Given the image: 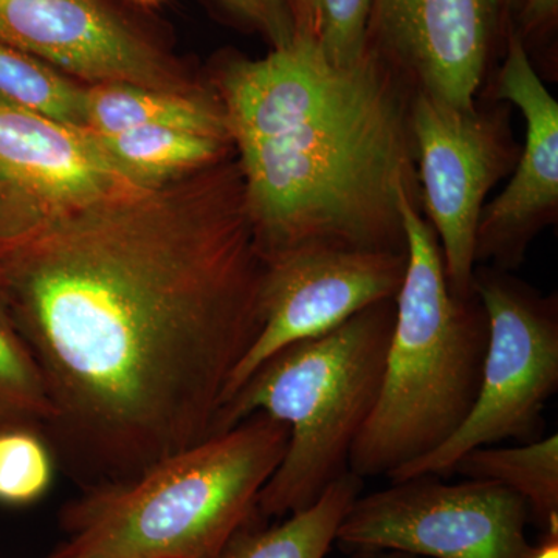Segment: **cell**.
Masks as SVG:
<instances>
[{
	"instance_id": "obj_18",
	"label": "cell",
	"mask_w": 558,
	"mask_h": 558,
	"mask_svg": "<svg viewBox=\"0 0 558 558\" xmlns=\"http://www.w3.org/2000/svg\"><path fill=\"white\" fill-rule=\"evenodd\" d=\"M86 92L47 62L0 43V100L61 123L87 128Z\"/></svg>"
},
{
	"instance_id": "obj_19",
	"label": "cell",
	"mask_w": 558,
	"mask_h": 558,
	"mask_svg": "<svg viewBox=\"0 0 558 558\" xmlns=\"http://www.w3.org/2000/svg\"><path fill=\"white\" fill-rule=\"evenodd\" d=\"M50 416L43 374L0 293V428L21 425L43 435Z\"/></svg>"
},
{
	"instance_id": "obj_7",
	"label": "cell",
	"mask_w": 558,
	"mask_h": 558,
	"mask_svg": "<svg viewBox=\"0 0 558 558\" xmlns=\"http://www.w3.org/2000/svg\"><path fill=\"white\" fill-rule=\"evenodd\" d=\"M531 509L492 481L422 475L354 499L337 531L347 553L395 549L422 558H529Z\"/></svg>"
},
{
	"instance_id": "obj_13",
	"label": "cell",
	"mask_w": 558,
	"mask_h": 558,
	"mask_svg": "<svg viewBox=\"0 0 558 558\" xmlns=\"http://www.w3.org/2000/svg\"><path fill=\"white\" fill-rule=\"evenodd\" d=\"M0 179L47 215L137 189L89 128L61 123L2 100Z\"/></svg>"
},
{
	"instance_id": "obj_16",
	"label": "cell",
	"mask_w": 558,
	"mask_h": 558,
	"mask_svg": "<svg viewBox=\"0 0 558 558\" xmlns=\"http://www.w3.org/2000/svg\"><path fill=\"white\" fill-rule=\"evenodd\" d=\"M97 137L137 189H156L233 154L231 140L172 128H137Z\"/></svg>"
},
{
	"instance_id": "obj_29",
	"label": "cell",
	"mask_w": 558,
	"mask_h": 558,
	"mask_svg": "<svg viewBox=\"0 0 558 558\" xmlns=\"http://www.w3.org/2000/svg\"><path fill=\"white\" fill-rule=\"evenodd\" d=\"M135 3H142V5H154V3L160 2V0H132Z\"/></svg>"
},
{
	"instance_id": "obj_5",
	"label": "cell",
	"mask_w": 558,
	"mask_h": 558,
	"mask_svg": "<svg viewBox=\"0 0 558 558\" xmlns=\"http://www.w3.org/2000/svg\"><path fill=\"white\" fill-rule=\"evenodd\" d=\"M396 300L381 301L323 336L279 349L219 410L213 435L255 413L289 427L281 464L260 490V519L311 508L349 470L352 446L381 388Z\"/></svg>"
},
{
	"instance_id": "obj_27",
	"label": "cell",
	"mask_w": 558,
	"mask_h": 558,
	"mask_svg": "<svg viewBox=\"0 0 558 558\" xmlns=\"http://www.w3.org/2000/svg\"><path fill=\"white\" fill-rule=\"evenodd\" d=\"M349 554H351L349 558H422L395 549H359L352 550V553Z\"/></svg>"
},
{
	"instance_id": "obj_15",
	"label": "cell",
	"mask_w": 558,
	"mask_h": 558,
	"mask_svg": "<svg viewBox=\"0 0 558 558\" xmlns=\"http://www.w3.org/2000/svg\"><path fill=\"white\" fill-rule=\"evenodd\" d=\"M363 481L348 470L311 508L271 526L253 513L219 558H325L336 543L341 520L362 494Z\"/></svg>"
},
{
	"instance_id": "obj_25",
	"label": "cell",
	"mask_w": 558,
	"mask_h": 558,
	"mask_svg": "<svg viewBox=\"0 0 558 558\" xmlns=\"http://www.w3.org/2000/svg\"><path fill=\"white\" fill-rule=\"evenodd\" d=\"M295 22L296 39H314L317 27V0H288Z\"/></svg>"
},
{
	"instance_id": "obj_17",
	"label": "cell",
	"mask_w": 558,
	"mask_h": 558,
	"mask_svg": "<svg viewBox=\"0 0 558 558\" xmlns=\"http://www.w3.org/2000/svg\"><path fill=\"white\" fill-rule=\"evenodd\" d=\"M451 473L492 481L520 495L545 532H558V436L517 447L484 446L458 459Z\"/></svg>"
},
{
	"instance_id": "obj_22",
	"label": "cell",
	"mask_w": 558,
	"mask_h": 558,
	"mask_svg": "<svg viewBox=\"0 0 558 558\" xmlns=\"http://www.w3.org/2000/svg\"><path fill=\"white\" fill-rule=\"evenodd\" d=\"M231 17L252 28L271 49H281L296 39L295 22L288 0H216Z\"/></svg>"
},
{
	"instance_id": "obj_26",
	"label": "cell",
	"mask_w": 558,
	"mask_h": 558,
	"mask_svg": "<svg viewBox=\"0 0 558 558\" xmlns=\"http://www.w3.org/2000/svg\"><path fill=\"white\" fill-rule=\"evenodd\" d=\"M529 558H558V532H545L539 545L532 546Z\"/></svg>"
},
{
	"instance_id": "obj_6",
	"label": "cell",
	"mask_w": 558,
	"mask_h": 558,
	"mask_svg": "<svg viewBox=\"0 0 558 558\" xmlns=\"http://www.w3.org/2000/svg\"><path fill=\"white\" fill-rule=\"evenodd\" d=\"M473 292L488 318L483 376L473 409L442 446L388 476H450L462 454L502 440L539 438L543 411L558 388V306L509 271L473 270Z\"/></svg>"
},
{
	"instance_id": "obj_12",
	"label": "cell",
	"mask_w": 558,
	"mask_h": 558,
	"mask_svg": "<svg viewBox=\"0 0 558 558\" xmlns=\"http://www.w3.org/2000/svg\"><path fill=\"white\" fill-rule=\"evenodd\" d=\"M506 54L490 98L523 116L524 143L508 186L481 213L475 266L510 271L526 258L532 241L558 219V102L510 25Z\"/></svg>"
},
{
	"instance_id": "obj_23",
	"label": "cell",
	"mask_w": 558,
	"mask_h": 558,
	"mask_svg": "<svg viewBox=\"0 0 558 558\" xmlns=\"http://www.w3.org/2000/svg\"><path fill=\"white\" fill-rule=\"evenodd\" d=\"M47 216L35 201L0 179V250L24 240Z\"/></svg>"
},
{
	"instance_id": "obj_3",
	"label": "cell",
	"mask_w": 558,
	"mask_h": 558,
	"mask_svg": "<svg viewBox=\"0 0 558 558\" xmlns=\"http://www.w3.org/2000/svg\"><path fill=\"white\" fill-rule=\"evenodd\" d=\"M288 442L284 422L255 413L138 475L84 487L62 509L51 558H219Z\"/></svg>"
},
{
	"instance_id": "obj_28",
	"label": "cell",
	"mask_w": 558,
	"mask_h": 558,
	"mask_svg": "<svg viewBox=\"0 0 558 558\" xmlns=\"http://www.w3.org/2000/svg\"><path fill=\"white\" fill-rule=\"evenodd\" d=\"M501 3V9L505 13H519L521 5H523V0H499Z\"/></svg>"
},
{
	"instance_id": "obj_11",
	"label": "cell",
	"mask_w": 558,
	"mask_h": 558,
	"mask_svg": "<svg viewBox=\"0 0 558 558\" xmlns=\"http://www.w3.org/2000/svg\"><path fill=\"white\" fill-rule=\"evenodd\" d=\"M0 43L92 86L204 90L106 0H0Z\"/></svg>"
},
{
	"instance_id": "obj_20",
	"label": "cell",
	"mask_w": 558,
	"mask_h": 558,
	"mask_svg": "<svg viewBox=\"0 0 558 558\" xmlns=\"http://www.w3.org/2000/svg\"><path fill=\"white\" fill-rule=\"evenodd\" d=\"M54 457L39 429L0 428V502L27 506L38 501L51 486Z\"/></svg>"
},
{
	"instance_id": "obj_9",
	"label": "cell",
	"mask_w": 558,
	"mask_h": 558,
	"mask_svg": "<svg viewBox=\"0 0 558 558\" xmlns=\"http://www.w3.org/2000/svg\"><path fill=\"white\" fill-rule=\"evenodd\" d=\"M409 252L296 250L266 260L263 328L223 392V403L279 349L339 328L359 312L396 300ZM222 409V407H220Z\"/></svg>"
},
{
	"instance_id": "obj_8",
	"label": "cell",
	"mask_w": 558,
	"mask_h": 558,
	"mask_svg": "<svg viewBox=\"0 0 558 558\" xmlns=\"http://www.w3.org/2000/svg\"><path fill=\"white\" fill-rule=\"evenodd\" d=\"M411 132L422 215L438 236L457 295L473 293L475 241L487 194L515 168L521 145L510 126V105L488 98L470 110L414 94Z\"/></svg>"
},
{
	"instance_id": "obj_1",
	"label": "cell",
	"mask_w": 558,
	"mask_h": 558,
	"mask_svg": "<svg viewBox=\"0 0 558 558\" xmlns=\"http://www.w3.org/2000/svg\"><path fill=\"white\" fill-rule=\"evenodd\" d=\"M264 274L233 154L53 213L0 250V293L50 399L43 436L83 488L213 435L263 328Z\"/></svg>"
},
{
	"instance_id": "obj_24",
	"label": "cell",
	"mask_w": 558,
	"mask_h": 558,
	"mask_svg": "<svg viewBox=\"0 0 558 558\" xmlns=\"http://www.w3.org/2000/svg\"><path fill=\"white\" fill-rule=\"evenodd\" d=\"M520 39L539 38L545 33L553 32L557 25L558 0H523L519 11Z\"/></svg>"
},
{
	"instance_id": "obj_2",
	"label": "cell",
	"mask_w": 558,
	"mask_h": 558,
	"mask_svg": "<svg viewBox=\"0 0 558 558\" xmlns=\"http://www.w3.org/2000/svg\"><path fill=\"white\" fill-rule=\"evenodd\" d=\"M218 94L264 259L311 248L407 253L400 196L421 201L414 92L365 51L351 65L295 39L230 58Z\"/></svg>"
},
{
	"instance_id": "obj_10",
	"label": "cell",
	"mask_w": 558,
	"mask_h": 558,
	"mask_svg": "<svg viewBox=\"0 0 558 558\" xmlns=\"http://www.w3.org/2000/svg\"><path fill=\"white\" fill-rule=\"evenodd\" d=\"M501 16L499 0H373L366 51L414 94L470 110L478 102Z\"/></svg>"
},
{
	"instance_id": "obj_14",
	"label": "cell",
	"mask_w": 558,
	"mask_h": 558,
	"mask_svg": "<svg viewBox=\"0 0 558 558\" xmlns=\"http://www.w3.org/2000/svg\"><path fill=\"white\" fill-rule=\"evenodd\" d=\"M86 121L97 134L172 128L231 140L216 92L179 94L126 83L94 84L86 92Z\"/></svg>"
},
{
	"instance_id": "obj_21",
	"label": "cell",
	"mask_w": 558,
	"mask_h": 558,
	"mask_svg": "<svg viewBox=\"0 0 558 558\" xmlns=\"http://www.w3.org/2000/svg\"><path fill=\"white\" fill-rule=\"evenodd\" d=\"M371 2L317 0L315 43L326 60L336 65H351L365 57Z\"/></svg>"
},
{
	"instance_id": "obj_4",
	"label": "cell",
	"mask_w": 558,
	"mask_h": 558,
	"mask_svg": "<svg viewBox=\"0 0 558 558\" xmlns=\"http://www.w3.org/2000/svg\"><path fill=\"white\" fill-rule=\"evenodd\" d=\"M400 211L409 263L379 399L349 454V470L363 480L388 478L461 427L478 396L488 343L486 310L475 292L451 290L418 197L403 193Z\"/></svg>"
}]
</instances>
